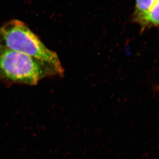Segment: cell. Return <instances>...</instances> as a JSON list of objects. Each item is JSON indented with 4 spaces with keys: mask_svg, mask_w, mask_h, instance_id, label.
<instances>
[{
    "mask_svg": "<svg viewBox=\"0 0 159 159\" xmlns=\"http://www.w3.org/2000/svg\"><path fill=\"white\" fill-rule=\"evenodd\" d=\"M0 46L32 57L52 67L61 77L64 75V69L57 53L20 20H10L0 27Z\"/></svg>",
    "mask_w": 159,
    "mask_h": 159,
    "instance_id": "1",
    "label": "cell"
},
{
    "mask_svg": "<svg viewBox=\"0 0 159 159\" xmlns=\"http://www.w3.org/2000/svg\"><path fill=\"white\" fill-rule=\"evenodd\" d=\"M55 77L61 76L49 65L0 46V81L35 86L44 79Z\"/></svg>",
    "mask_w": 159,
    "mask_h": 159,
    "instance_id": "2",
    "label": "cell"
},
{
    "mask_svg": "<svg viewBox=\"0 0 159 159\" xmlns=\"http://www.w3.org/2000/svg\"><path fill=\"white\" fill-rule=\"evenodd\" d=\"M143 29L159 28V0H156L145 14L135 20Z\"/></svg>",
    "mask_w": 159,
    "mask_h": 159,
    "instance_id": "3",
    "label": "cell"
},
{
    "mask_svg": "<svg viewBox=\"0 0 159 159\" xmlns=\"http://www.w3.org/2000/svg\"><path fill=\"white\" fill-rule=\"evenodd\" d=\"M156 0H135L134 19L136 20L144 15L150 9Z\"/></svg>",
    "mask_w": 159,
    "mask_h": 159,
    "instance_id": "4",
    "label": "cell"
}]
</instances>
